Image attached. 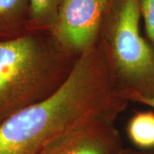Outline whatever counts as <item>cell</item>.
<instances>
[{
    "mask_svg": "<svg viewBox=\"0 0 154 154\" xmlns=\"http://www.w3.org/2000/svg\"><path fill=\"white\" fill-rule=\"evenodd\" d=\"M125 106L106 64L91 47L75 59L57 91L0 124V154H39L66 128L94 116L116 119Z\"/></svg>",
    "mask_w": 154,
    "mask_h": 154,
    "instance_id": "1",
    "label": "cell"
},
{
    "mask_svg": "<svg viewBox=\"0 0 154 154\" xmlns=\"http://www.w3.org/2000/svg\"><path fill=\"white\" fill-rule=\"evenodd\" d=\"M115 119L94 116L51 138L39 154H117L122 149Z\"/></svg>",
    "mask_w": 154,
    "mask_h": 154,
    "instance_id": "4",
    "label": "cell"
},
{
    "mask_svg": "<svg viewBox=\"0 0 154 154\" xmlns=\"http://www.w3.org/2000/svg\"><path fill=\"white\" fill-rule=\"evenodd\" d=\"M65 0H29L31 22L38 28L52 30Z\"/></svg>",
    "mask_w": 154,
    "mask_h": 154,
    "instance_id": "8",
    "label": "cell"
},
{
    "mask_svg": "<svg viewBox=\"0 0 154 154\" xmlns=\"http://www.w3.org/2000/svg\"><path fill=\"white\" fill-rule=\"evenodd\" d=\"M107 0H65L51 30L57 44L78 56L91 47Z\"/></svg>",
    "mask_w": 154,
    "mask_h": 154,
    "instance_id": "5",
    "label": "cell"
},
{
    "mask_svg": "<svg viewBox=\"0 0 154 154\" xmlns=\"http://www.w3.org/2000/svg\"><path fill=\"white\" fill-rule=\"evenodd\" d=\"M29 13V0H0V39L16 36Z\"/></svg>",
    "mask_w": 154,
    "mask_h": 154,
    "instance_id": "6",
    "label": "cell"
},
{
    "mask_svg": "<svg viewBox=\"0 0 154 154\" xmlns=\"http://www.w3.org/2000/svg\"><path fill=\"white\" fill-rule=\"evenodd\" d=\"M111 32L117 76L129 84L154 80V55L139 32L140 0H120Z\"/></svg>",
    "mask_w": 154,
    "mask_h": 154,
    "instance_id": "3",
    "label": "cell"
},
{
    "mask_svg": "<svg viewBox=\"0 0 154 154\" xmlns=\"http://www.w3.org/2000/svg\"><path fill=\"white\" fill-rule=\"evenodd\" d=\"M74 61L38 35L0 39V124L59 88Z\"/></svg>",
    "mask_w": 154,
    "mask_h": 154,
    "instance_id": "2",
    "label": "cell"
},
{
    "mask_svg": "<svg viewBox=\"0 0 154 154\" xmlns=\"http://www.w3.org/2000/svg\"><path fill=\"white\" fill-rule=\"evenodd\" d=\"M128 134L131 140L138 147H154V113L143 112L135 115L128 125Z\"/></svg>",
    "mask_w": 154,
    "mask_h": 154,
    "instance_id": "7",
    "label": "cell"
},
{
    "mask_svg": "<svg viewBox=\"0 0 154 154\" xmlns=\"http://www.w3.org/2000/svg\"><path fill=\"white\" fill-rule=\"evenodd\" d=\"M140 7L148 34L154 43V0H140Z\"/></svg>",
    "mask_w": 154,
    "mask_h": 154,
    "instance_id": "9",
    "label": "cell"
},
{
    "mask_svg": "<svg viewBox=\"0 0 154 154\" xmlns=\"http://www.w3.org/2000/svg\"><path fill=\"white\" fill-rule=\"evenodd\" d=\"M126 99H131L154 109V96H146L140 93H131L127 95Z\"/></svg>",
    "mask_w": 154,
    "mask_h": 154,
    "instance_id": "10",
    "label": "cell"
},
{
    "mask_svg": "<svg viewBox=\"0 0 154 154\" xmlns=\"http://www.w3.org/2000/svg\"><path fill=\"white\" fill-rule=\"evenodd\" d=\"M117 154H143V153H138V152H135L133 151H129V150H124V149H122Z\"/></svg>",
    "mask_w": 154,
    "mask_h": 154,
    "instance_id": "11",
    "label": "cell"
}]
</instances>
